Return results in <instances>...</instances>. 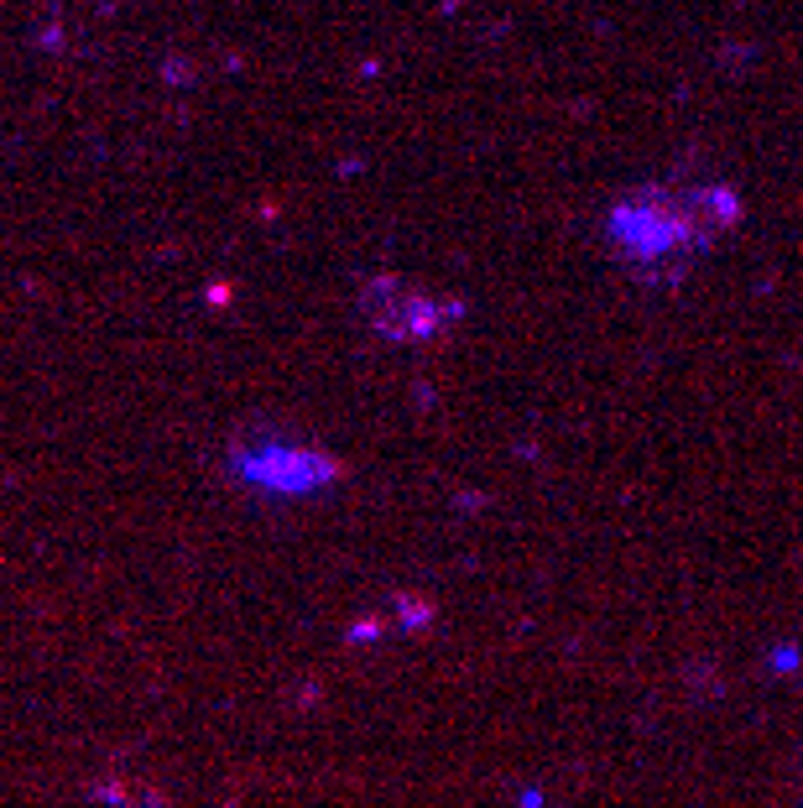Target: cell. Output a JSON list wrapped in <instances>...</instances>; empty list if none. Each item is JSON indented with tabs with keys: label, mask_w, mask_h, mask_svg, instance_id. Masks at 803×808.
I'll return each instance as SVG.
<instances>
[{
	"label": "cell",
	"mask_w": 803,
	"mask_h": 808,
	"mask_svg": "<svg viewBox=\"0 0 803 808\" xmlns=\"http://www.w3.org/2000/svg\"><path fill=\"white\" fill-rule=\"evenodd\" d=\"M360 319L377 329L381 340H444L449 329L464 319L460 297L439 293V287H423V282H408V276H371L360 287Z\"/></svg>",
	"instance_id": "cell-2"
},
{
	"label": "cell",
	"mask_w": 803,
	"mask_h": 808,
	"mask_svg": "<svg viewBox=\"0 0 803 808\" xmlns=\"http://www.w3.org/2000/svg\"><path fill=\"white\" fill-rule=\"evenodd\" d=\"M735 220L741 199L725 183H648L611 209L605 235L636 272H673L725 241Z\"/></svg>",
	"instance_id": "cell-1"
}]
</instances>
